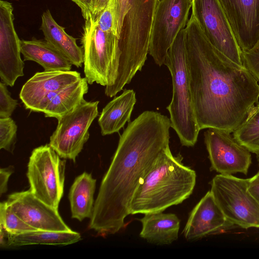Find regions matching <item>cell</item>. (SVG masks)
<instances>
[{"instance_id": "28", "label": "cell", "mask_w": 259, "mask_h": 259, "mask_svg": "<svg viewBox=\"0 0 259 259\" xmlns=\"http://www.w3.org/2000/svg\"><path fill=\"white\" fill-rule=\"evenodd\" d=\"M95 19L100 29L112 32L117 36L115 0H109L105 8Z\"/></svg>"}, {"instance_id": "34", "label": "cell", "mask_w": 259, "mask_h": 259, "mask_svg": "<svg viewBox=\"0 0 259 259\" xmlns=\"http://www.w3.org/2000/svg\"><path fill=\"white\" fill-rule=\"evenodd\" d=\"M109 0H95L92 12L93 17L96 19L106 7Z\"/></svg>"}, {"instance_id": "27", "label": "cell", "mask_w": 259, "mask_h": 259, "mask_svg": "<svg viewBox=\"0 0 259 259\" xmlns=\"http://www.w3.org/2000/svg\"><path fill=\"white\" fill-rule=\"evenodd\" d=\"M17 126L10 117L0 118V149L13 152L16 142Z\"/></svg>"}, {"instance_id": "3", "label": "cell", "mask_w": 259, "mask_h": 259, "mask_svg": "<svg viewBox=\"0 0 259 259\" xmlns=\"http://www.w3.org/2000/svg\"><path fill=\"white\" fill-rule=\"evenodd\" d=\"M160 0H115L119 60L116 80L108 91L116 95L147 59L155 11Z\"/></svg>"}, {"instance_id": "6", "label": "cell", "mask_w": 259, "mask_h": 259, "mask_svg": "<svg viewBox=\"0 0 259 259\" xmlns=\"http://www.w3.org/2000/svg\"><path fill=\"white\" fill-rule=\"evenodd\" d=\"M81 42L84 73L88 83L96 82L105 88L112 85L120 56L117 36L100 29L91 14L85 19Z\"/></svg>"}, {"instance_id": "16", "label": "cell", "mask_w": 259, "mask_h": 259, "mask_svg": "<svg viewBox=\"0 0 259 259\" xmlns=\"http://www.w3.org/2000/svg\"><path fill=\"white\" fill-rule=\"evenodd\" d=\"M242 52L259 39V0H219Z\"/></svg>"}, {"instance_id": "25", "label": "cell", "mask_w": 259, "mask_h": 259, "mask_svg": "<svg viewBox=\"0 0 259 259\" xmlns=\"http://www.w3.org/2000/svg\"><path fill=\"white\" fill-rule=\"evenodd\" d=\"M233 136L251 153L259 155V102L250 109L244 120L233 132Z\"/></svg>"}, {"instance_id": "9", "label": "cell", "mask_w": 259, "mask_h": 259, "mask_svg": "<svg viewBox=\"0 0 259 259\" xmlns=\"http://www.w3.org/2000/svg\"><path fill=\"white\" fill-rule=\"evenodd\" d=\"M99 103L84 99L72 111L58 119L49 145L61 158L75 162L89 138V128L98 115Z\"/></svg>"}, {"instance_id": "24", "label": "cell", "mask_w": 259, "mask_h": 259, "mask_svg": "<svg viewBox=\"0 0 259 259\" xmlns=\"http://www.w3.org/2000/svg\"><path fill=\"white\" fill-rule=\"evenodd\" d=\"M81 240L79 233L73 231L34 230L20 234L9 233L7 248L28 245H66Z\"/></svg>"}, {"instance_id": "8", "label": "cell", "mask_w": 259, "mask_h": 259, "mask_svg": "<svg viewBox=\"0 0 259 259\" xmlns=\"http://www.w3.org/2000/svg\"><path fill=\"white\" fill-rule=\"evenodd\" d=\"M49 145L31 152L27 177L30 191L47 204L58 209L64 191L66 160Z\"/></svg>"}, {"instance_id": "18", "label": "cell", "mask_w": 259, "mask_h": 259, "mask_svg": "<svg viewBox=\"0 0 259 259\" xmlns=\"http://www.w3.org/2000/svg\"><path fill=\"white\" fill-rule=\"evenodd\" d=\"M40 29L45 39L62 54L70 63L77 68L83 64L82 48L76 44V38L68 34L64 27L53 18L50 11L46 10L41 16Z\"/></svg>"}, {"instance_id": "35", "label": "cell", "mask_w": 259, "mask_h": 259, "mask_svg": "<svg viewBox=\"0 0 259 259\" xmlns=\"http://www.w3.org/2000/svg\"><path fill=\"white\" fill-rule=\"evenodd\" d=\"M256 158L258 162V166H259V155H256Z\"/></svg>"}, {"instance_id": "29", "label": "cell", "mask_w": 259, "mask_h": 259, "mask_svg": "<svg viewBox=\"0 0 259 259\" xmlns=\"http://www.w3.org/2000/svg\"><path fill=\"white\" fill-rule=\"evenodd\" d=\"M242 64L259 82V39L249 50L242 52Z\"/></svg>"}, {"instance_id": "19", "label": "cell", "mask_w": 259, "mask_h": 259, "mask_svg": "<svg viewBox=\"0 0 259 259\" xmlns=\"http://www.w3.org/2000/svg\"><path fill=\"white\" fill-rule=\"evenodd\" d=\"M144 214L140 220L142 225L141 238L156 245L170 244L177 240L180 220L175 214L162 211Z\"/></svg>"}, {"instance_id": "33", "label": "cell", "mask_w": 259, "mask_h": 259, "mask_svg": "<svg viewBox=\"0 0 259 259\" xmlns=\"http://www.w3.org/2000/svg\"><path fill=\"white\" fill-rule=\"evenodd\" d=\"M71 1L79 7L84 19L92 14L95 0H71Z\"/></svg>"}, {"instance_id": "1", "label": "cell", "mask_w": 259, "mask_h": 259, "mask_svg": "<svg viewBox=\"0 0 259 259\" xmlns=\"http://www.w3.org/2000/svg\"><path fill=\"white\" fill-rule=\"evenodd\" d=\"M190 84L200 130L233 133L258 102L259 84L243 66L216 49L191 15L185 28Z\"/></svg>"}, {"instance_id": "30", "label": "cell", "mask_w": 259, "mask_h": 259, "mask_svg": "<svg viewBox=\"0 0 259 259\" xmlns=\"http://www.w3.org/2000/svg\"><path fill=\"white\" fill-rule=\"evenodd\" d=\"M7 86L0 82V118L10 117L18 105L17 100L11 97Z\"/></svg>"}, {"instance_id": "7", "label": "cell", "mask_w": 259, "mask_h": 259, "mask_svg": "<svg viewBox=\"0 0 259 259\" xmlns=\"http://www.w3.org/2000/svg\"><path fill=\"white\" fill-rule=\"evenodd\" d=\"M211 192L227 221L242 228H259V203L248 189V179L219 174L210 182Z\"/></svg>"}, {"instance_id": "11", "label": "cell", "mask_w": 259, "mask_h": 259, "mask_svg": "<svg viewBox=\"0 0 259 259\" xmlns=\"http://www.w3.org/2000/svg\"><path fill=\"white\" fill-rule=\"evenodd\" d=\"M192 14L209 42L237 64L242 51L219 0H192Z\"/></svg>"}, {"instance_id": "5", "label": "cell", "mask_w": 259, "mask_h": 259, "mask_svg": "<svg viewBox=\"0 0 259 259\" xmlns=\"http://www.w3.org/2000/svg\"><path fill=\"white\" fill-rule=\"evenodd\" d=\"M171 74L172 96L166 107L171 127L176 132L183 146H194L200 129L193 102L187 64L185 28L182 30L169 49L165 64Z\"/></svg>"}, {"instance_id": "14", "label": "cell", "mask_w": 259, "mask_h": 259, "mask_svg": "<svg viewBox=\"0 0 259 259\" xmlns=\"http://www.w3.org/2000/svg\"><path fill=\"white\" fill-rule=\"evenodd\" d=\"M81 78L76 71L38 72L23 85L19 98L25 108L42 112L52 98L62 89Z\"/></svg>"}, {"instance_id": "15", "label": "cell", "mask_w": 259, "mask_h": 259, "mask_svg": "<svg viewBox=\"0 0 259 259\" xmlns=\"http://www.w3.org/2000/svg\"><path fill=\"white\" fill-rule=\"evenodd\" d=\"M13 211L30 226L38 230L70 231L58 209L42 202L30 191L15 192L6 201Z\"/></svg>"}, {"instance_id": "2", "label": "cell", "mask_w": 259, "mask_h": 259, "mask_svg": "<svg viewBox=\"0 0 259 259\" xmlns=\"http://www.w3.org/2000/svg\"><path fill=\"white\" fill-rule=\"evenodd\" d=\"M170 127V119L154 111H145L129 122L101 182L90 229L105 237L124 227L139 184L169 146Z\"/></svg>"}, {"instance_id": "21", "label": "cell", "mask_w": 259, "mask_h": 259, "mask_svg": "<svg viewBox=\"0 0 259 259\" xmlns=\"http://www.w3.org/2000/svg\"><path fill=\"white\" fill-rule=\"evenodd\" d=\"M21 52L24 61H32L39 64L45 71H70L72 64L46 40L33 38L22 40Z\"/></svg>"}, {"instance_id": "31", "label": "cell", "mask_w": 259, "mask_h": 259, "mask_svg": "<svg viewBox=\"0 0 259 259\" xmlns=\"http://www.w3.org/2000/svg\"><path fill=\"white\" fill-rule=\"evenodd\" d=\"M14 168L10 165L0 169V195L6 193L8 190V181L10 176L13 173Z\"/></svg>"}, {"instance_id": "23", "label": "cell", "mask_w": 259, "mask_h": 259, "mask_svg": "<svg viewBox=\"0 0 259 259\" xmlns=\"http://www.w3.org/2000/svg\"><path fill=\"white\" fill-rule=\"evenodd\" d=\"M88 82L85 77L61 89L50 101L42 113L46 117L57 119L72 111L84 100L88 92Z\"/></svg>"}, {"instance_id": "13", "label": "cell", "mask_w": 259, "mask_h": 259, "mask_svg": "<svg viewBox=\"0 0 259 259\" xmlns=\"http://www.w3.org/2000/svg\"><path fill=\"white\" fill-rule=\"evenodd\" d=\"M13 12L12 3L0 1V77L3 82L11 87L24 75V68Z\"/></svg>"}, {"instance_id": "26", "label": "cell", "mask_w": 259, "mask_h": 259, "mask_svg": "<svg viewBox=\"0 0 259 259\" xmlns=\"http://www.w3.org/2000/svg\"><path fill=\"white\" fill-rule=\"evenodd\" d=\"M0 224L11 234H20L36 230L17 216L7 201L0 203Z\"/></svg>"}, {"instance_id": "20", "label": "cell", "mask_w": 259, "mask_h": 259, "mask_svg": "<svg viewBox=\"0 0 259 259\" xmlns=\"http://www.w3.org/2000/svg\"><path fill=\"white\" fill-rule=\"evenodd\" d=\"M136 103V93L133 90H123L103 109L98 119V123L103 136L118 133L131 116Z\"/></svg>"}, {"instance_id": "32", "label": "cell", "mask_w": 259, "mask_h": 259, "mask_svg": "<svg viewBox=\"0 0 259 259\" xmlns=\"http://www.w3.org/2000/svg\"><path fill=\"white\" fill-rule=\"evenodd\" d=\"M248 189L259 203V171L253 177L248 179Z\"/></svg>"}, {"instance_id": "22", "label": "cell", "mask_w": 259, "mask_h": 259, "mask_svg": "<svg viewBox=\"0 0 259 259\" xmlns=\"http://www.w3.org/2000/svg\"><path fill=\"white\" fill-rule=\"evenodd\" d=\"M96 184V180L87 172L75 178L69 193L72 218L81 222L92 218Z\"/></svg>"}, {"instance_id": "12", "label": "cell", "mask_w": 259, "mask_h": 259, "mask_svg": "<svg viewBox=\"0 0 259 259\" xmlns=\"http://www.w3.org/2000/svg\"><path fill=\"white\" fill-rule=\"evenodd\" d=\"M204 143L210 162V170L219 174L248 173L251 152L239 144L230 133L209 128L204 133Z\"/></svg>"}, {"instance_id": "10", "label": "cell", "mask_w": 259, "mask_h": 259, "mask_svg": "<svg viewBox=\"0 0 259 259\" xmlns=\"http://www.w3.org/2000/svg\"><path fill=\"white\" fill-rule=\"evenodd\" d=\"M192 0H160L155 13L149 54L156 64H165L167 53L188 21Z\"/></svg>"}, {"instance_id": "17", "label": "cell", "mask_w": 259, "mask_h": 259, "mask_svg": "<svg viewBox=\"0 0 259 259\" xmlns=\"http://www.w3.org/2000/svg\"><path fill=\"white\" fill-rule=\"evenodd\" d=\"M232 226L209 191L191 211L183 233L187 240L194 241Z\"/></svg>"}, {"instance_id": "4", "label": "cell", "mask_w": 259, "mask_h": 259, "mask_svg": "<svg viewBox=\"0 0 259 259\" xmlns=\"http://www.w3.org/2000/svg\"><path fill=\"white\" fill-rule=\"evenodd\" d=\"M173 155L169 146L160 154L137 189L131 214L162 212L189 197L196 184L195 171Z\"/></svg>"}]
</instances>
